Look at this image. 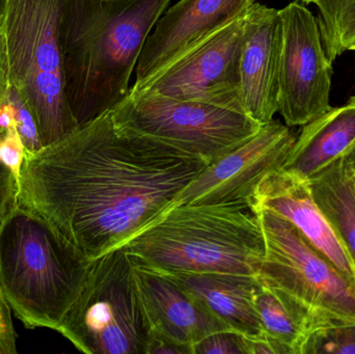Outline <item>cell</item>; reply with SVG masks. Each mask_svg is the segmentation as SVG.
I'll return each mask as SVG.
<instances>
[{"label":"cell","instance_id":"obj_1","mask_svg":"<svg viewBox=\"0 0 355 354\" xmlns=\"http://www.w3.org/2000/svg\"><path fill=\"white\" fill-rule=\"evenodd\" d=\"M207 166L122 130L110 110L25 157L19 202L93 261L153 222Z\"/></svg>","mask_w":355,"mask_h":354},{"label":"cell","instance_id":"obj_2","mask_svg":"<svg viewBox=\"0 0 355 354\" xmlns=\"http://www.w3.org/2000/svg\"><path fill=\"white\" fill-rule=\"evenodd\" d=\"M172 0H64V93L79 127L128 94L144 45Z\"/></svg>","mask_w":355,"mask_h":354},{"label":"cell","instance_id":"obj_3","mask_svg":"<svg viewBox=\"0 0 355 354\" xmlns=\"http://www.w3.org/2000/svg\"><path fill=\"white\" fill-rule=\"evenodd\" d=\"M91 264L46 218L20 202L0 222V288L29 330L58 332Z\"/></svg>","mask_w":355,"mask_h":354},{"label":"cell","instance_id":"obj_4","mask_svg":"<svg viewBox=\"0 0 355 354\" xmlns=\"http://www.w3.org/2000/svg\"><path fill=\"white\" fill-rule=\"evenodd\" d=\"M121 247L162 272L256 276L264 239L248 208L172 204Z\"/></svg>","mask_w":355,"mask_h":354},{"label":"cell","instance_id":"obj_5","mask_svg":"<svg viewBox=\"0 0 355 354\" xmlns=\"http://www.w3.org/2000/svg\"><path fill=\"white\" fill-rule=\"evenodd\" d=\"M64 0H6L1 28L8 85L33 112L44 148L78 129L64 93Z\"/></svg>","mask_w":355,"mask_h":354},{"label":"cell","instance_id":"obj_6","mask_svg":"<svg viewBox=\"0 0 355 354\" xmlns=\"http://www.w3.org/2000/svg\"><path fill=\"white\" fill-rule=\"evenodd\" d=\"M264 239L257 281L282 293L309 339L316 333L355 326V282L317 251L297 229L273 212L252 210Z\"/></svg>","mask_w":355,"mask_h":354},{"label":"cell","instance_id":"obj_7","mask_svg":"<svg viewBox=\"0 0 355 354\" xmlns=\"http://www.w3.org/2000/svg\"><path fill=\"white\" fill-rule=\"evenodd\" d=\"M151 332L132 260L118 247L92 261L58 333L83 353L147 354Z\"/></svg>","mask_w":355,"mask_h":354},{"label":"cell","instance_id":"obj_8","mask_svg":"<svg viewBox=\"0 0 355 354\" xmlns=\"http://www.w3.org/2000/svg\"><path fill=\"white\" fill-rule=\"evenodd\" d=\"M112 114L122 130L164 143L208 166L262 128L240 108L130 91Z\"/></svg>","mask_w":355,"mask_h":354},{"label":"cell","instance_id":"obj_9","mask_svg":"<svg viewBox=\"0 0 355 354\" xmlns=\"http://www.w3.org/2000/svg\"><path fill=\"white\" fill-rule=\"evenodd\" d=\"M279 112L288 127L304 126L329 112L333 62L323 46L318 19L294 1L279 10Z\"/></svg>","mask_w":355,"mask_h":354},{"label":"cell","instance_id":"obj_10","mask_svg":"<svg viewBox=\"0 0 355 354\" xmlns=\"http://www.w3.org/2000/svg\"><path fill=\"white\" fill-rule=\"evenodd\" d=\"M243 24L242 17L225 25L129 91L243 109L239 69Z\"/></svg>","mask_w":355,"mask_h":354},{"label":"cell","instance_id":"obj_11","mask_svg":"<svg viewBox=\"0 0 355 354\" xmlns=\"http://www.w3.org/2000/svg\"><path fill=\"white\" fill-rule=\"evenodd\" d=\"M290 127L272 120L258 133L207 168L173 204L250 209L263 179L285 163L295 141Z\"/></svg>","mask_w":355,"mask_h":354},{"label":"cell","instance_id":"obj_12","mask_svg":"<svg viewBox=\"0 0 355 354\" xmlns=\"http://www.w3.org/2000/svg\"><path fill=\"white\" fill-rule=\"evenodd\" d=\"M254 0H180L162 14L137 64L141 83L213 33L245 16Z\"/></svg>","mask_w":355,"mask_h":354},{"label":"cell","instance_id":"obj_13","mask_svg":"<svg viewBox=\"0 0 355 354\" xmlns=\"http://www.w3.org/2000/svg\"><path fill=\"white\" fill-rule=\"evenodd\" d=\"M281 48L279 10L254 2L244 16L240 89L244 112L262 126L279 112Z\"/></svg>","mask_w":355,"mask_h":354},{"label":"cell","instance_id":"obj_14","mask_svg":"<svg viewBox=\"0 0 355 354\" xmlns=\"http://www.w3.org/2000/svg\"><path fill=\"white\" fill-rule=\"evenodd\" d=\"M265 209L291 222L304 238L355 282V262L313 197L308 181L285 170L267 175L257 188L250 210Z\"/></svg>","mask_w":355,"mask_h":354},{"label":"cell","instance_id":"obj_15","mask_svg":"<svg viewBox=\"0 0 355 354\" xmlns=\"http://www.w3.org/2000/svg\"><path fill=\"white\" fill-rule=\"evenodd\" d=\"M132 262L153 332L192 348L209 335L231 330L168 274Z\"/></svg>","mask_w":355,"mask_h":354},{"label":"cell","instance_id":"obj_16","mask_svg":"<svg viewBox=\"0 0 355 354\" xmlns=\"http://www.w3.org/2000/svg\"><path fill=\"white\" fill-rule=\"evenodd\" d=\"M355 147V96L304 125L282 170L310 181Z\"/></svg>","mask_w":355,"mask_h":354},{"label":"cell","instance_id":"obj_17","mask_svg":"<svg viewBox=\"0 0 355 354\" xmlns=\"http://www.w3.org/2000/svg\"><path fill=\"white\" fill-rule=\"evenodd\" d=\"M164 274L193 295L229 330L246 337L262 334V324L254 305V276L225 272Z\"/></svg>","mask_w":355,"mask_h":354},{"label":"cell","instance_id":"obj_18","mask_svg":"<svg viewBox=\"0 0 355 354\" xmlns=\"http://www.w3.org/2000/svg\"><path fill=\"white\" fill-rule=\"evenodd\" d=\"M308 182L315 201L355 262V175L343 158Z\"/></svg>","mask_w":355,"mask_h":354},{"label":"cell","instance_id":"obj_19","mask_svg":"<svg viewBox=\"0 0 355 354\" xmlns=\"http://www.w3.org/2000/svg\"><path fill=\"white\" fill-rule=\"evenodd\" d=\"M254 305L265 334L283 344L290 354H304L308 333L295 310L279 291L257 281Z\"/></svg>","mask_w":355,"mask_h":354},{"label":"cell","instance_id":"obj_20","mask_svg":"<svg viewBox=\"0 0 355 354\" xmlns=\"http://www.w3.org/2000/svg\"><path fill=\"white\" fill-rule=\"evenodd\" d=\"M318 23L331 62L355 45V0H319Z\"/></svg>","mask_w":355,"mask_h":354},{"label":"cell","instance_id":"obj_21","mask_svg":"<svg viewBox=\"0 0 355 354\" xmlns=\"http://www.w3.org/2000/svg\"><path fill=\"white\" fill-rule=\"evenodd\" d=\"M6 96L12 103L15 127L24 145L26 157L35 155L43 149L37 121L18 91L10 85L6 89Z\"/></svg>","mask_w":355,"mask_h":354},{"label":"cell","instance_id":"obj_22","mask_svg":"<svg viewBox=\"0 0 355 354\" xmlns=\"http://www.w3.org/2000/svg\"><path fill=\"white\" fill-rule=\"evenodd\" d=\"M355 354V326H339L312 335L304 354Z\"/></svg>","mask_w":355,"mask_h":354},{"label":"cell","instance_id":"obj_23","mask_svg":"<svg viewBox=\"0 0 355 354\" xmlns=\"http://www.w3.org/2000/svg\"><path fill=\"white\" fill-rule=\"evenodd\" d=\"M193 354H248L243 335L221 330L209 335L192 347Z\"/></svg>","mask_w":355,"mask_h":354},{"label":"cell","instance_id":"obj_24","mask_svg":"<svg viewBox=\"0 0 355 354\" xmlns=\"http://www.w3.org/2000/svg\"><path fill=\"white\" fill-rule=\"evenodd\" d=\"M25 157L26 153L20 135L16 130V127H10L6 130L3 137L0 141V162L12 170L19 179V182Z\"/></svg>","mask_w":355,"mask_h":354},{"label":"cell","instance_id":"obj_25","mask_svg":"<svg viewBox=\"0 0 355 354\" xmlns=\"http://www.w3.org/2000/svg\"><path fill=\"white\" fill-rule=\"evenodd\" d=\"M20 182L12 170L0 162V222L19 203Z\"/></svg>","mask_w":355,"mask_h":354},{"label":"cell","instance_id":"obj_26","mask_svg":"<svg viewBox=\"0 0 355 354\" xmlns=\"http://www.w3.org/2000/svg\"><path fill=\"white\" fill-rule=\"evenodd\" d=\"M10 306L0 288V354L17 353V334Z\"/></svg>","mask_w":355,"mask_h":354},{"label":"cell","instance_id":"obj_27","mask_svg":"<svg viewBox=\"0 0 355 354\" xmlns=\"http://www.w3.org/2000/svg\"><path fill=\"white\" fill-rule=\"evenodd\" d=\"M244 341L248 354H290L283 344L264 332L254 337L244 336Z\"/></svg>","mask_w":355,"mask_h":354},{"label":"cell","instance_id":"obj_28","mask_svg":"<svg viewBox=\"0 0 355 354\" xmlns=\"http://www.w3.org/2000/svg\"><path fill=\"white\" fill-rule=\"evenodd\" d=\"M147 354H192V348L152 330Z\"/></svg>","mask_w":355,"mask_h":354},{"label":"cell","instance_id":"obj_29","mask_svg":"<svg viewBox=\"0 0 355 354\" xmlns=\"http://www.w3.org/2000/svg\"><path fill=\"white\" fill-rule=\"evenodd\" d=\"M8 87V68H6V46L4 37L0 25V97Z\"/></svg>","mask_w":355,"mask_h":354},{"label":"cell","instance_id":"obj_30","mask_svg":"<svg viewBox=\"0 0 355 354\" xmlns=\"http://www.w3.org/2000/svg\"><path fill=\"white\" fill-rule=\"evenodd\" d=\"M344 161H345V164L348 166V168L355 175V147L354 150L350 152L349 155L344 158Z\"/></svg>","mask_w":355,"mask_h":354},{"label":"cell","instance_id":"obj_31","mask_svg":"<svg viewBox=\"0 0 355 354\" xmlns=\"http://www.w3.org/2000/svg\"><path fill=\"white\" fill-rule=\"evenodd\" d=\"M6 0H0V25H1L2 18H3L4 8H6Z\"/></svg>","mask_w":355,"mask_h":354},{"label":"cell","instance_id":"obj_32","mask_svg":"<svg viewBox=\"0 0 355 354\" xmlns=\"http://www.w3.org/2000/svg\"><path fill=\"white\" fill-rule=\"evenodd\" d=\"M300 1L304 2V3H315L317 4L319 0H300Z\"/></svg>","mask_w":355,"mask_h":354},{"label":"cell","instance_id":"obj_33","mask_svg":"<svg viewBox=\"0 0 355 354\" xmlns=\"http://www.w3.org/2000/svg\"><path fill=\"white\" fill-rule=\"evenodd\" d=\"M350 51H355V45L354 46V47L352 48V50H350Z\"/></svg>","mask_w":355,"mask_h":354}]
</instances>
